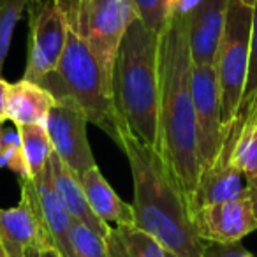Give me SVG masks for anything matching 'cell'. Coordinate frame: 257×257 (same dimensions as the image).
Returning <instances> with one entry per match:
<instances>
[{"label":"cell","instance_id":"1","mask_svg":"<svg viewBox=\"0 0 257 257\" xmlns=\"http://www.w3.org/2000/svg\"><path fill=\"white\" fill-rule=\"evenodd\" d=\"M189 11L176 9L159 36V145L157 152L187 197L201 176L196 111L192 99V55Z\"/></svg>","mask_w":257,"mask_h":257},{"label":"cell","instance_id":"2","mask_svg":"<svg viewBox=\"0 0 257 257\" xmlns=\"http://www.w3.org/2000/svg\"><path fill=\"white\" fill-rule=\"evenodd\" d=\"M116 145L125 154L134 183V225L178 257H203L204 241L192 220L190 201L154 147L121 125Z\"/></svg>","mask_w":257,"mask_h":257},{"label":"cell","instance_id":"3","mask_svg":"<svg viewBox=\"0 0 257 257\" xmlns=\"http://www.w3.org/2000/svg\"><path fill=\"white\" fill-rule=\"evenodd\" d=\"M159 36L140 20L128 27L113 69V100L128 131L157 150Z\"/></svg>","mask_w":257,"mask_h":257},{"label":"cell","instance_id":"4","mask_svg":"<svg viewBox=\"0 0 257 257\" xmlns=\"http://www.w3.org/2000/svg\"><path fill=\"white\" fill-rule=\"evenodd\" d=\"M37 85L46 88L55 99L76 100L85 109L90 123L104 131L114 143L118 141L120 128L125 121L114 106L113 88L104 78L102 69L86 41L71 22L60 62Z\"/></svg>","mask_w":257,"mask_h":257},{"label":"cell","instance_id":"5","mask_svg":"<svg viewBox=\"0 0 257 257\" xmlns=\"http://www.w3.org/2000/svg\"><path fill=\"white\" fill-rule=\"evenodd\" d=\"M250 30H252V6L241 0H229L224 34L213 64L220 90L224 141L229 128L238 118L245 93L250 58Z\"/></svg>","mask_w":257,"mask_h":257},{"label":"cell","instance_id":"6","mask_svg":"<svg viewBox=\"0 0 257 257\" xmlns=\"http://www.w3.org/2000/svg\"><path fill=\"white\" fill-rule=\"evenodd\" d=\"M67 18L86 41L113 88V69L128 27L138 20L133 0H64Z\"/></svg>","mask_w":257,"mask_h":257},{"label":"cell","instance_id":"7","mask_svg":"<svg viewBox=\"0 0 257 257\" xmlns=\"http://www.w3.org/2000/svg\"><path fill=\"white\" fill-rule=\"evenodd\" d=\"M29 57L23 78L39 83L60 62L69 34L64 0H30Z\"/></svg>","mask_w":257,"mask_h":257},{"label":"cell","instance_id":"8","mask_svg":"<svg viewBox=\"0 0 257 257\" xmlns=\"http://www.w3.org/2000/svg\"><path fill=\"white\" fill-rule=\"evenodd\" d=\"M0 239L8 257H39L44 246L53 245L37 204L32 178L20 180L16 206L0 208Z\"/></svg>","mask_w":257,"mask_h":257},{"label":"cell","instance_id":"9","mask_svg":"<svg viewBox=\"0 0 257 257\" xmlns=\"http://www.w3.org/2000/svg\"><path fill=\"white\" fill-rule=\"evenodd\" d=\"M192 99L196 111L197 154L203 173L217 162L224 147L220 90L215 65H192Z\"/></svg>","mask_w":257,"mask_h":257},{"label":"cell","instance_id":"10","mask_svg":"<svg viewBox=\"0 0 257 257\" xmlns=\"http://www.w3.org/2000/svg\"><path fill=\"white\" fill-rule=\"evenodd\" d=\"M86 123L90 121L85 109L72 99H55L46 120L53 152L78 175L97 164L86 138Z\"/></svg>","mask_w":257,"mask_h":257},{"label":"cell","instance_id":"11","mask_svg":"<svg viewBox=\"0 0 257 257\" xmlns=\"http://www.w3.org/2000/svg\"><path fill=\"white\" fill-rule=\"evenodd\" d=\"M194 227L199 238L213 243L239 241L257 231V210L252 196L218 201L192 211Z\"/></svg>","mask_w":257,"mask_h":257},{"label":"cell","instance_id":"12","mask_svg":"<svg viewBox=\"0 0 257 257\" xmlns=\"http://www.w3.org/2000/svg\"><path fill=\"white\" fill-rule=\"evenodd\" d=\"M229 0H196L189 11V44L192 64L213 65L224 34Z\"/></svg>","mask_w":257,"mask_h":257},{"label":"cell","instance_id":"13","mask_svg":"<svg viewBox=\"0 0 257 257\" xmlns=\"http://www.w3.org/2000/svg\"><path fill=\"white\" fill-rule=\"evenodd\" d=\"M241 196H252V187L246 178L229 162V159L218 157L211 168L201 173L196 192L190 197V210H197L218 201L234 199Z\"/></svg>","mask_w":257,"mask_h":257},{"label":"cell","instance_id":"14","mask_svg":"<svg viewBox=\"0 0 257 257\" xmlns=\"http://www.w3.org/2000/svg\"><path fill=\"white\" fill-rule=\"evenodd\" d=\"M79 182L85 190L90 208L111 229L134 225V208L120 199L113 187L102 176L99 166H92L86 171L79 173Z\"/></svg>","mask_w":257,"mask_h":257},{"label":"cell","instance_id":"15","mask_svg":"<svg viewBox=\"0 0 257 257\" xmlns=\"http://www.w3.org/2000/svg\"><path fill=\"white\" fill-rule=\"evenodd\" d=\"M32 183L48 234H50L53 245L58 248V252L65 255L69 248V232H71V227L74 224V218L69 213L67 206L64 204V201L60 199L57 189H55L50 166L41 175L32 178Z\"/></svg>","mask_w":257,"mask_h":257},{"label":"cell","instance_id":"16","mask_svg":"<svg viewBox=\"0 0 257 257\" xmlns=\"http://www.w3.org/2000/svg\"><path fill=\"white\" fill-rule=\"evenodd\" d=\"M50 169H51V178H53V185L57 189L60 199L64 201V204L67 206L69 213L72 215V218L81 224L92 227L93 231H97L99 234L106 236L109 234L111 227L106 225L90 208L88 199L85 196V190L79 182V175L74 169L69 168L65 162L60 161L57 154H51L50 159Z\"/></svg>","mask_w":257,"mask_h":257},{"label":"cell","instance_id":"17","mask_svg":"<svg viewBox=\"0 0 257 257\" xmlns=\"http://www.w3.org/2000/svg\"><path fill=\"white\" fill-rule=\"evenodd\" d=\"M55 104V97L41 85L22 78L9 83L6 116L16 127L20 125H46L48 114Z\"/></svg>","mask_w":257,"mask_h":257},{"label":"cell","instance_id":"18","mask_svg":"<svg viewBox=\"0 0 257 257\" xmlns=\"http://www.w3.org/2000/svg\"><path fill=\"white\" fill-rule=\"evenodd\" d=\"M106 239L111 257H166L168 252L161 241L136 225L111 229Z\"/></svg>","mask_w":257,"mask_h":257},{"label":"cell","instance_id":"19","mask_svg":"<svg viewBox=\"0 0 257 257\" xmlns=\"http://www.w3.org/2000/svg\"><path fill=\"white\" fill-rule=\"evenodd\" d=\"M218 157L229 159L232 166L252 185L257 182V125L243 127L238 134L227 140Z\"/></svg>","mask_w":257,"mask_h":257},{"label":"cell","instance_id":"20","mask_svg":"<svg viewBox=\"0 0 257 257\" xmlns=\"http://www.w3.org/2000/svg\"><path fill=\"white\" fill-rule=\"evenodd\" d=\"M18 133L22 140L23 154H25L27 164H29L30 176L36 178L37 175L44 171L50 166V159L53 154V145H51L50 134H48L46 125H20Z\"/></svg>","mask_w":257,"mask_h":257},{"label":"cell","instance_id":"21","mask_svg":"<svg viewBox=\"0 0 257 257\" xmlns=\"http://www.w3.org/2000/svg\"><path fill=\"white\" fill-rule=\"evenodd\" d=\"M64 257H111L106 236L74 220L69 232V248Z\"/></svg>","mask_w":257,"mask_h":257},{"label":"cell","instance_id":"22","mask_svg":"<svg viewBox=\"0 0 257 257\" xmlns=\"http://www.w3.org/2000/svg\"><path fill=\"white\" fill-rule=\"evenodd\" d=\"M29 4L30 0H0V78L11 48L13 34Z\"/></svg>","mask_w":257,"mask_h":257},{"label":"cell","instance_id":"23","mask_svg":"<svg viewBox=\"0 0 257 257\" xmlns=\"http://www.w3.org/2000/svg\"><path fill=\"white\" fill-rule=\"evenodd\" d=\"M0 168L13 171L20 180L32 178L27 164L25 154H23L22 140H20L18 128H2L0 138Z\"/></svg>","mask_w":257,"mask_h":257},{"label":"cell","instance_id":"24","mask_svg":"<svg viewBox=\"0 0 257 257\" xmlns=\"http://www.w3.org/2000/svg\"><path fill=\"white\" fill-rule=\"evenodd\" d=\"M178 0H133L138 20L157 34H162L176 11Z\"/></svg>","mask_w":257,"mask_h":257},{"label":"cell","instance_id":"25","mask_svg":"<svg viewBox=\"0 0 257 257\" xmlns=\"http://www.w3.org/2000/svg\"><path fill=\"white\" fill-rule=\"evenodd\" d=\"M257 93V0L252 6V30H250V58H248V74H246L245 93H243L241 107L245 109ZM239 114V113H238Z\"/></svg>","mask_w":257,"mask_h":257},{"label":"cell","instance_id":"26","mask_svg":"<svg viewBox=\"0 0 257 257\" xmlns=\"http://www.w3.org/2000/svg\"><path fill=\"white\" fill-rule=\"evenodd\" d=\"M203 257H253L239 241L232 243H204Z\"/></svg>","mask_w":257,"mask_h":257},{"label":"cell","instance_id":"27","mask_svg":"<svg viewBox=\"0 0 257 257\" xmlns=\"http://www.w3.org/2000/svg\"><path fill=\"white\" fill-rule=\"evenodd\" d=\"M248 125H257V93H255V97L252 99V102H250L245 109L239 111L234 125L229 128L227 136H225V141L231 140L234 134H238L243 127H248ZM225 141H224V143H225Z\"/></svg>","mask_w":257,"mask_h":257},{"label":"cell","instance_id":"28","mask_svg":"<svg viewBox=\"0 0 257 257\" xmlns=\"http://www.w3.org/2000/svg\"><path fill=\"white\" fill-rule=\"evenodd\" d=\"M8 90H9V83L4 78H0V121L4 123L8 120L6 116V100H8Z\"/></svg>","mask_w":257,"mask_h":257},{"label":"cell","instance_id":"29","mask_svg":"<svg viewBox=\"0 0 257 257\" xmlns=\"http://www.w3.org/2000/svg\"><path fill=\"white\" fill-rule=\"evenodd\" d=\"M39 257H64V255L58 252V248L55 245H46L43 250H41Z\"/></svg>","mask_w":257,"mask_h":257},{"label":"cell","instance_id":"30","mask_svg":"<svg viewBox=\"0 0 257 257\" xmlns=\"http://www.w3.org/2000/svg\"><path fill=\"white\" fill-rule=\"evenodd\" d=\"M252 197H253V203H255V210H257V182L252 183Z\"/></svg>","mask_w":257,"mask_h":257},{"label":"cell","instance_id":"31","mask_svg":"<svg viewBox=\"0 0 257 257\" xmlns=\"http://www.w3.org/2000/svg\"><path fill=\"white\" fill-rule=\"evenodd\" d=\"M0 257H8V252H6L4 243H2V239H0Z\"/></svg>","mask_w":257,"mask_h":257},{"label":"cell","instance_id":"32","mask_svg":"<svg viewBox=\"0 0 257 257\" xmlns=\"http://www.w3.org/2000/svg\"><path fill=\"white\" fill-rule=\"evenodd\" d=\"M241 2H245V4H248V6H253V2H255V0H241Z\"/></svg>","mask_w":257,"mask_h":257},{"label":"cell","instance_id":"33","mask_svg":"<svg viewBox=\"0 0 257 257\" xmlns=\"http://www.w3.org/2000/svg\"><path fill=\"white\" fill-rule=\"evenodd\" d=\"M166 257H178V255H175V253H171V252H166Z\"/></svg>","mask_w":257,"mask_h":257},{"label":"cell","instance_id":"34","mask_svg":"<svg viewBox=\"0 0 257 257\" xmlns=\"http://www.w3.org/2000/svg\"><path fill=\"white\" fill-rule=\"evenodd\" d=\"M2 128L4 127H2V121H0V138H2Z\"/></svg>","mask_w":257,"mask_h":257}]
</instances>
